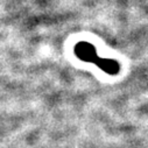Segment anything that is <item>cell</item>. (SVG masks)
Returning <instances> with one entry per match:
<instances>
[{
	"label": "cell",
	"mask_w": 148,
	"mask_h": 148,
	"mask_svg": "<svg viewBox=\"0 0 148 148\" xmlns=\"http://www.w3.org/2000/svg\"><path fill=\"white\" fill-rule=\"evenodd\" d=\"M95 64H97L103 71L110 73V75H116L119 71V64L114 60H110V58H97L95 61Z\"/></svg>",
	"instance_id": "obj_2"
},
{
	"label": "cell",
	"mask_w": 148,
	"mask_h": 148,
	"mask_svg": "<svg viewBox=\"0 0 148 148\" xmlns=\"http://www.w3.org/2000/svg\"><path fill=\"white\" fill-rule=\"evenodd\" d=\"M75 54L77 55V57L79 60H82L84 62L95 63V61L98 58L96 48L91 43L84 42V41L77 43V46L75 47Z\"/></svg>",
	"instance_id": "obj_1"
}]
</instances>
